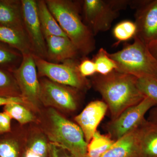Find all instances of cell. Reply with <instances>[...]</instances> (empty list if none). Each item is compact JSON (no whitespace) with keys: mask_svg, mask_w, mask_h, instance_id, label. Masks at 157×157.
Instances as JSON below:
<instances>
[{"mask_svg":"<svg viewBox=\"0 0 157 157\" xmlns=\"http://www.w3.org/2000/svg\"><path fill=\"white\" fill-rule=\"evenodd\" d=\"M137 78L116 70L107 75L99 74L94 78V86L107 104L112 120L145 98L137 88Z\"/></svg>","mask_w":157,"mask_h":157,"instance_id":"cell-1","label":"cell"},{"mask_svg":"<svg viewBox=\"0 0 157 157\" xmlns=\"http://www.w3.org/2000/svg\"><path fill=\"white\" fill-rule=\"evenodd\" d=\"M45 1L49 11L79 54L84 57L92 52L96 48L94 36L80 15L81 2L70 0Z\"/></svg>","mask_w":157,"mask_h":157,"instance_id":"cell-2","label":"cell"},{"mask_svg":"<svg viewBox=\"0 0 157 157\" xmlns=\"http://www.w3.org/2000/svg\"><path fill=\"white\" fill-rule=\"evenodd\" d=\"M134 42L121 50L108 55L115 61L117 71L136 77L144 76L157 77V60L151 54L147 45L134 37Z\"/></svg>","mask_w":157,"mask_h":157,"instance_id":"cell-3","label":"cell"},{"mask_svg":"<svg viewBox=\"0 0 157 157\" xmlns=\"http://www.w3.org/2000/svg\"><path fill=\"white\" fill-rule=\"evenodd\" d=\"M48 114L49 121L46 133L50 142L67 149L75 157H86L88 144L80 127L53 108L49 109Z\"/></svg>","mask_w":157,"mask_h":157,"instance_id":"cell-4","label":"cell"},{"mask_svg":"<svg viewBox=\"0 0 157 157\" xmlns=\"http://www.w3.org/2000/svg\"><path fill=\"white\" fill-rule=\"evenodd\" d=\"M130 1L84 0L81 2L83 22L94 36L109 30L120 11L126 9Z\"/></svg>","mask_w":157,"mask_h":157,"instance_id":"cell-5","label":"cell"},{"mask_svg":"<svg viewBox=\"0 0 157 157\" xmlns=\"http://www.w3.org/2000/svg\"><path fill=\"white\" fill-rule=\"evenodd\" d=\"M33 56L38 76L45 77L54 82L78 90L84 89L89 86L87 79L82 77L79 73L78 63L75 59L56 63L34 55Z\"/></svg>","mask_w":157,"mask_h":157,"instance_id":"cell-6","label":"cell"},{"mask_svg":"<svg viewBox=\"0 0 157 157\" xmlns=\"http://www.w3.org/2000/svg\"><path fill=\"white\" fill-rule=\"evenodd\" d=\"M26 104L36 108L40 101V85L36 66L32 54L23 55L19 67L12 72Z\"/></svg>","mask_w":157,"mask_h":157,"instance_id":"cell-7","label":"cell"},{"mask_svg":"<svg viewBox=\"0 0 157 157\" xmlns=\"http://www.w3.org/2000/svg\"><path fill=\"white\" fill-rule=\"evenodd\" d=\"M155 106L154 102L145 98L138 104L125 109L108 124V135L116 140L134 131L145 120L146 113Z\"/></svg>","mask_w":157,"mask_h":157,"instance_id":"cell-8","label":"cell"},{"mask_svg":"<svg viewBox=\"0 0 157 157\" xmlns=\"http://www.w3.org/2000/svg\"><path fill=\"white\" fill-rule=\"evenodd\" d=\"M40 99L45 106L73 111L77 107V91L74 88L59 84L43 77L39 80Z\"/></svg>","mask_w":157,"mask_h":157,"instance_id":"cell-9","label":"cell"},{"mask_svg":"<svg viewBox=\"0 0 157 157\" xmlns=\"http://www.w3.org/2000/svg\"><path fill=\"white\" fill-rule=\"evenodd\" d=\"M130 5L137 9L135 36L148 45L157 39V0L131 1Z\"/></svg>","mask_w":157,"mask_h":157,"instance_id":"cell-10","label":"cell"},{"mask_svg":"<svg viewBox=\"0 0 157 157\" xmlns=\"http://www.w3.org/2000/svg\"><path fill=\"white\" fill-rule=\"evenodd\" d=\"M25 29L33 49V55L47 58V46L37 12V1L21 0Z\"/></svg>","mask_w":157,"mask_h":157,"instance_id":"cell-11","label":"cell"},{"mask_svg":"<svg viewBox=\"0 0 157 157\" xmlns=\"http://www.w3.org/2000/svg\"><path fill=\"white\" fill-rule=\"evenodd\" d=\"M107 109L108 107L104 101H92L75 117V120L82 130L87 144L97 131V128L104 118Z\"/></svg>","mask_w":157,"mask_h":157,"instance_id":"cell-12","label":"cell"},{"mask_svg":"<svg viewBox=\"0 0 157 157\" xmlns=\"http://www.w3.org/2000/svg\"><path fill=\"white\" fill-rule=\"evenodd\" d=\"M47 46L46 60L56 63L75 59L79 54L78 49L68 37L60 36L45 37Z\"/></svg>","mask_w":157,"mask_h":157,"instance_id":"cell-13","label":"cell"},{"mask_svg":"<svg viewBox=\"0 0 157 157\" xmlns=\"http://www.w3.org/2000/svg\"><path fill=\"white\" fill-rule=\"evenodd\" d=\"M140 157H157V121L146 119L137 128Z\"/></svg>","mask_w":157,"mask_h":157,"instance_id":"cell-14","label":"cell"},{"mask_svg":"<svg viewBox=\"0 0 157 157\" xmlns=\"http://www.w3.org/2000/svg\"><path fill=\"white\" fill-rule=\"evenodd\" d=\"M0 25L26 33L21 0H0Z\"/></svg>","mask_w":157,"mask_h":157,"instance_id":"cell-15","label":"cell"},{"mask_svg":"<svg viewBox=\"0 0 157 157\" xmlns=\"http://www.w3.org/2000/svg\"><path fill=\"white\" fill-rule=\"evenodd\" d=\"M137 128L115 140L101 157H140L137 146Z\"/></svg>","mask_w":157,"mask_h":157,"instance_id":"cell-16","label":"cell"},{"mask_svg":"<svg viewBox=\"0 0 157 157\" xmlns=\"http://www.w3.org/2000/svg\"><path fill=\"white\" fill-rule=\"evenodd\" d=\"M0 42L9 45L23 55L32 54L30 42L25 32L0 25Z\"/></svg>","mask_w":157,"mask_h":157,"instance_id":"cell-17","label":"cell"},{"mask_svg":"<svg viewBox=\"0 0 157 157\" xmlns=\"http://www.w3.org/2000/svg\"><path fill=\"white\" fill-rule=\"evenodd\" d=\"M37 8L44 37L54 36L68 37L49 11L45 1H37Z\"/></svg>","mask_w":157,"mask_h":157,"instance_id":"cell-18","label":"cell"},{"mask_svg":"<svg viewBox=\"0 0 157 157\" xmlns=\"http://www.w3.org/2000/svg\"><path fill=\"white\" fill-rule=\"evenodd\" d=\"M115 141L109 135H103L99 131H96L88 144L86 157H102Z\"/></svg>","mask_w":157,"mask_h":157,"instance_id":"cell-19","label":"cell"},{"mask_svg":"<svg viewBox=\"0 0 157 157\" xmlns=\"http://www.w3.org/2000/svg\"><path fill=\"white\" fill-rule=\"evenodd\" d=\"M22 54L9 45L0 42V68L13 72L21 63Z\"/></svg>","mask_w":157,"mask_h":157,"instance_id":"cell-20","label":"cell"},{"mask_svg":"<svg viewBox=\"0 0 157 157\" xmlns=\"http://www.w3.org/2000/svg\"><path fill=\"white\" fill-rule=\"evenodd\" d=\"M0 97H21L20 91L13 73L1 68Z\"/></svg>","mask_w":157,"mask_h":157,"instance_id":"cell-21","label":"cell"},{"mask_svg":"<svg viewBox=\"0 0 157 157\" xmlns=\"http://www.w3.org/2000/svg\"><path fill=\"white\" fill-rule=\"evenodd\" d=\"M48 144L44 136L37 135L26 147L22 157H48Z\"/></svg>","mask_w":157,"mask_h":157,"instance_id":"cell-22","label":"cell"},{"mask_svg":"<svg viewBox=\"0 0 157 157\" xmlns=\"http://www.w3.org/2000/svg\"><path fill=\"white\" fill-rule=\"evenodd\" d=\"M4 112L11 117L17 121L21 124L34 121L35 117L30 110L22 104L12 103L4 106Z\"/></svg>","mask_w":157,"mask_h":157,"instance_id":"cell-23","label":"cell"},{"mask_svg":"<svg viewBox=\"0 0 157 157\" xmlns=\"http://www.w3.org/2000/svg\"><path fill=\"white\" fill-rule=\"evenodd\" d=\"M92 59L95 65L96 72L99 75H107L117 68L115 61L109 57L108 52L104 48H100Z\"/></svg>","mask_w":157,"mask_h":157,"instance_id":"cell-24","label":"cell"},{"mask_svg":"<svg viewBox=\"0 0 157 157\" xmlns=\"http://www.w3.org/2000/svg\"><path fill=\"white\" fill-rule=\"evenodd\" d=\"M137 78V86L140 92L157 106V77L144 76Z\"/></svg>","mask_w":157,"mask_h":157,"instance_id":"cell-25","label":"cell"},{"mask_svg":"<svg viewBox=\"0 0 157 157\" xmlns=\"http://www.w3.org/2000/svg\"><path fill=\"white\" fill-rule=\"evenodd\" d=\"M137 33L135 22L126 20L118 23L113 29L114 37L119 42L126 41L134 38Z\"/></svg>","mask_w":157,"mask_h":157,"instance_id":"cell-26","label":"cell"},{"mask_svg":"<svg viewBox=\"0 0 157 157\" xmlns=\"http://www.w3.org/2000/svg\"><path fill=\"white\" fill-rule=\"evenodd\" d=\"M18 142L12 138L0 139V157H20Z\"/></svg>","mask_w":157,"mask_h":157,"instance_id":"cell-27","label":"cell"},{"mask_svg":"<svg viewBox=\"0 0 157 157\" xmlns=\"http://www.w3.org/2000/svg\"><path fill=\"white\" fill-rule=\"evenodd\" d=\"M78 69L81 76L84 78L93 76L97 73L95 65L92 59H83L78 63Z\"/></svg>","mask_w":157,"mask_h":157,"instance_id":"cell-28","label":"cell"},{"mask_svg":"<svg viewBox=\"0 0 157 157\" xmlns=\"http://www.w3.org/2000/svg\"><path fill=\"white\" fill-rule=\"evenodd\" d=\"M48 157H75L69 151L58 144H48Z\"/></svg>","mask_w":157,"mask_h":157,"instance_id":"cell-29","label":"cell"},{"mask_svg":"<svg viewBox=\"0 0 157 157\" xmlns=\"http://www.w3.org/2000/svg\"><path fill=\"white\" fill-rule=\"evenodd\" d=\"M11 120L6 112H0V135L11 132Z\"/></svg>","mask_w":157,"mask_h":157,"instance_id":"cell-30","label":"cell"},{"mask_svg":"<svg viewBox=\"0 0 157 157\" xmlns=\"http://www.w3.org/2000/svg\"><path fill=\"white\" fill-rule=\"evenodd\" d=\"M12 103L26 104L25 102L21 97H0V106H5L7 104Z\"/></svg>","mask_w":157,"mask_h":157,"instance_id":"cell-31","label":"cell"},{"mask_svg":"<svg viewBox=\"0 0 157 157\" xmlns=\"http://www.w3.org/2000/svg\"><path fill=\"white\" fill-rule=\"evenodd\" d=\"M147 46L151 53L157 60V39L150 42Z\"/></svg>","mask_w":157,"mask_h":157,"instance_id":"cell-32","label":"cell"},{"mask_svg":"<svg viewBox=\"0 0 157 157\" xmlns=\"http://www.w3.org/2000/svg\"><path fill=\"white\" fill-rule=\"evenodd\" d=\"M149 121H157V107L151 111Z\"/></svg>","mask_w":157,"mask_h":157,"instance_id":"cell-33","label":"cell"}]
</instances>
